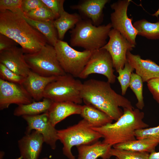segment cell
Masks as SVG:
<instances>
[{
	"mask_svg": "<svg viewBox=\"0 0 159 159\" xmlns=\"http://www.w3.org/2000/svg\"><path fill=\"white\" fill-rule=\"evenodd\" d=\"M110 84L107 81L89 79L83 83L81 96L85 104L93 106L116 121L123 114L120 107L134 108L127 99L112 89Z\"/></svg>",
	"mask_w": 159,
	"mask_h": 159,
	"instance_id": "6da1fadb",
	"label": "cell"
},
{
	"mask_svg": "<svg viewBox=\"0 0 159 159\" xmlns=\"http://www.w3.org/2000/svg\"><path fill=\"white\" fill-rule=\"evenodd\" d=\"M22 15L8 10L0 12V34L19 44L24 54H33L48 42L45 37L28 23Z\"/></svg>",
	"mask_w": 159,
	"mask_h": 159,
	"instance_id": "7a4b0ae2",
	"label": "cell"
},
{
	"mask_svg": "<svg viewBox=\"0 0 159 159\" xmlns=\"http://www.w3.org/2000/svg\"><path fill=\"white\" fill-rule=\"evenodd\" d=\"M122 115L114 123L99 127H92L102 136V142L112 146L136 140V130L148 127L143 120L144 113L138 108H123Z\"/></svg>",
	"mask_w": 159,
	"mask_h": 159,
	"instance_id": "3957f363",
	"label": "cell"
},
{
	"mask_svg": "<svg viewBox=\"0 0 159 159\" xmlns=\"http://www.w3.org/2000/svg\"><path fill=\"white\" fill-rule=\"evenodd\" d=\"M112 28L110 23L96 26L90 19H81L70 32V45L92 52L100 49L107 43Z\"/></svg>",
	"mask_w": 159,
	"mask_h": 159,
	"instance_id": "277c9868",
	"label": "cell"
},
{
	"mask_svg": "<svg viewBox=\"0 0 159 159\" xmlns=\"http://www.w3.org/2000/svg\"><path fill=\"white\" fill-rule=\"evenodd\" d=\"M57 137L63 145V154L68 159H76L71 149L74 146L90 145L99 140L102 136L92 129L85 119L67 128L57 130Z\"/></svg>",
	"mask_w": 159,
	"mask_h": 159,
	"instance_id": "5b68a950",
	"label": "cell"
},
{
	"mask_svg": "<svg viewBox=\"0 0 159 159\" xmlns=\"http://www.w3.org/2000/svg\"><path fill=\"white\" fill-rule=\"evenodd\" d=\"M74 78L67 74L58 77L46 86L44 98L53 102H69L81 104L83 102L81 96L83 83Z\"/></svg>",
	"mask_w": 159,
	"mask_h": 159,
	"instance_id": "8992f818",
	"label": "cell"
},
{
	"mask_svg": "<svg viewBox=\"0 0 159 159\" xmlns=\"http://www.w3.org/2000/svg\"><path fill=\"white\" fill-rule=\"evenodd\" d=\"M24 57L30 69L39 75L59 77L66 74L59 63L54 47L50 44L35 53L24 54Z\"/></svg>",
	"mask_w": 159,
	"mask_h": 159,
	"instance_id": "52a82bcc",
	"label": "cell"
},
{
	"mask_svg": "<svg viewBox=\"0 0 159 159\" xmlns=\"http://www.w3.org/2000/svg\"><path fill=\"white\" fill-rule=\"evenodd\" d=\"M58 60L66 73L78 77L87 63L92 51H79L66 42L59 40L54 47Z\"/></svg>",
	"mask_w": 159,
	"mask_h": 159,
	"instance_id": "ba28073f",
	"label": "cell"
},
{
	"mask_svg": "<svg viewBox=\"0 0 159 159\" xmlns=\"http://www.w3.org/2000/svg\"><path fill=\"white\" fill-rule=\"evenodd\" d=\"M111 55L106 50L100 48L92 52L91 56L79 77L81 79L87 78L90 75L97 74L104 75L110 84L114 83L116 76Z\"/></svg>",
	"mask_w": 159,
	"mask_h": 159,
	"instance_id": "9c48e42d",
	"label": "cell"
},
{
	"mask_svg": "<svg viewBox=\"0 0 159 159\" xmlns=\"http://www.w3.org/2000/svg\"><path fill=\"white\" fill-rule=\"evenodd\" d=\"M131 1L120 0L111 5L110 7L114 11L110 14V23L113 29L117 31L128 41L135 45L138 31L132 24V18H129L127 13Z\"/></svg>",
	"mask_w": 159,
	"mask_h": 159,
	"instance_id": "30bf717a",
	"label": "cell"
},
{
	"mask_svg": "<svg viewBox=\"0 0 159 159\" xmlns=\"http://www.w3.org/2000/svg\"><path fill=\"white\" fill-rule=\"evenodd\" d=\"M109 41L101 48L107 51L111 55L114 68L117 72L123 69L127 62L126 54L135 47V45L128 41L119 32L112 29L110 31Z\"/></svg>",
	"mask_w": 159,
	"mask_h": 159,
	"instance_id": "8fae6325",
	"label": "cell"
},
{
	"mask_svg": "<svg viewBox=\"0 0 159 159\" xmlns=\"http://www.w3.org/2000/svg\"><path fill=\"white\" fill-rule=\"evenodd\" d=\"M27 124L25 134L30 133L35 130L41 134L43 138L44 142L52 150L57 147L58 140L57 130L50 121L47 112L35 115H25L22 116Z\"/></svg>",
	"mask_w": 159,
	"mask_h": 159,
	"instance_id": "7c38bea8",
	"label": "cell"
},
{
	"mask_svg": "<svg viewBox=\"0 0 159 159\" xmlns=\"http://www.w3.org/2000/svg\"><path fill=\"white\" fill-rule=\"evenodd\" d=\"M34 99L22 85L0 79V110L8 108L10 105L26 104Z\"/></svg>",
	"mask_w": 159,
	"mask_h": 159,
	"instance_id": "4fadbf2b",
	"label": "cell"
},
{
	"mask_svg": "<svg viewBox=\"0 0 159 159\" xmlns=\"http://www.w3.org/2000/svg\"><path fill=\"white\" fill-rule=\"evenodd\" d=\"M0 63L16 74L25 77L31 71L26 62L23 49L16 46L0 51Z\"/></svg>",
	"mask_w": 159,
	"mask_h": 159,
	"instance_id": "5bb4252c",
	"label": "cell"
},
{
	"mask_svg": "<svg viewBox=\"0 0 159 159\" xmlns=\"http://www.w3.org/2000/svg\"><path fill=\"white\" fill-rule=\"evenodd\" d=\"M44 143L42 135L33 130L18 142L20 156L17 159H38Z\"/></svg>",
	"mask_w": 159,
	"mask_h": 159,
	"instance_id": "9a60e30c",
	"label": "cell"
},
{
	"mask_svg": "<svg viewBox=\"0 0 159 159\" xmlns=\"http://www.w3.org/2000/svg\"><path fill=\"white\" fill-rule=\"evenodd\" d=\"M127 62L135 70L136 73L143 82L159 77V65L149 59H142L138 54H132L130 51L126 54Z\"/></svg>",
	"mask_w": 159,
	"mask_h": 159,
	"instance_id": "2e32d148",
	"label": "cell"
},
{
	"mask_svg": "<svg viewBox=\"0 0 159 159\" xmlns=\"http://www.w3.org/2000/svg\"><path fill=\"white\" fill-rule=\"evenodd\" d=\"M58 77H44L31 70L22 85L34 100L39 101L44 98V91L47 85Z\"/></svg>",
	"mask_w": 159,
	"mask_h": 159,
	"instance_id": "e0dca14e",
	"label": "cell"
},
{
	"mask_svg": "<svg viewBox=\"0 0 159 159\" xmlns=\"http://www.w3.org/2000/svg\"><path fill=\"white\" fill-rule=\"evenodd\" d=\"M108 0H85L77 4L70 6L74 9L79 11L89 18L93 24L99 26L103 20V10Z\"/></svg>",
	"mask_w": 159,
	"mask_h": 159,
	"instance_id": "ac0fdd59",
	"label": "cell"
},
{
	"mask_svg": "<svg viewBox=\"0 0 159 159\" xmlns=\"http://www.w3.org/2000/svg\"><path fill=\"white\" fill-rule=\"evenodd\" d=\"M82 106L69 102H53L47 112L51 123L55 127L69 116L80 115Z\"/></svg>",
	"mask_w": 159,
	"mask_h": 159,
	"instance_id": "d6986e66",
	"label": "cell"
},
{
	"mask_svg": "<svg viewBox=\"0 0 159 159\" xmlns=\"http://www.w3.org/2000/svg\"><path fill=\"white\" fill-rule=\"evenodd\" d=\"M111 145L98 141L90 145L76 146L78 152V159H109L111 157Z\"/></svg>",
	"mask_w": 159,
	"mask_h": 159,
	"instance_id": "ffe728a7",
	"label": "cell"
},
{
	"mask_svg": "<svg viewBox=\"0 0 159 159\" xmlns=\"http://www.w3.org/2000/svg\"><path fill=\"white\" fill-rule=\"evenodd\" d=\"M80 115L92 127H101L113 121L106 114L89 105L82 106Z\"/></svg>",
	"mask_w": 159,
	"mask_h": 159,
	"instance_id": "44dd1931",
	"label": "cell"
},
{
	"mask_svg": "<svg viewBox=\"0 0 159 159\" xmlns=\"http://www.w3.org/2000/svg\"><path fill=\"white\" fill-rule=\"evenodd\" d=\"M159 144V138L151 137L130 141L112 146L116 149L150 153L155 151L156 147Z\"/></svg>",
	"mask_w": 159,
	"mask_h": 159,
	"instance_id": "7402d4cb",
	"label": "cell"
},
{
	"mask_svg": "<svg viewBox=\"0 0 159 159\" xmlns=\"http://www.w3.org/2000/svg\"><path fill=\"white\" fill-rule=\"evenodd\" d=\"M53 102L49 99L43 98L41 101L19 105L15 109L13 114L16 116H22L41 114L47 112Z\"/></svg>",
	"mask_w": 159,
	"mask_h": 159,
	"instance_id": "603a6c76",
	"label": "cell"
},
{
	"mask_svg": "<svg viewBox=\"0 0 159 159\" xmlns=\"http://www.w3.org/2000/svg\"><path fill=\"white\" fill-rule=\"evenodd\" d=\"M24 19L31 25L42 33L47 39L48 43L54 47L59 40L54 21L44 22L34 20L22 15Z\"/></svg>",
	"mask_w": 159,
	"mask_h": 159,
	"instance_id": "cb8c5ba5",
	"label": "cell"
},
{
	"mask_svg": "<svg viewBox=\"0 0 159 159\" xmlns=\"http://www.w3.org/2000/svg\"><path fill=\"white\" fill-rule=\"evenodd\" d=\"M81 19L80 15L77 13L69 14L65 11L58 18L54 21L59 40H62L67 32L72 29Z\"/></svg>",
	"mask_w": 159,
	"mask_h": 159,
	"instance_id": "d4e9b609",
	"label": "cell"
},
{
	"mask_svg": "<svg viewBox=\"0 0 159 159\" xmlns=\"http://www.w3.org/2000/svg\"><path fill=\"white\" fill-rule=\"evenodd\" d=\"M133 25L138 35L148 39H159V21L153 23L143 19L135 21Z\"/></svg>",
	"mask_w": 159,
	"mask_h": 159,
	"instance_id": "484cf974",
	"label": "cell"
},
{
	"mask_svg": "<svg viewBox=\"0 0 159 159\" xmlns=\"http://www.w3.org/2000/svg\"><path fill=\"white\" fill-rule=\"evenodd\" d=\"M143 82L139 76L136 73L132 74L129 87L135 95L138 100L136 106L140 110H142L145 106L143 94Z\"/></svg>",
	"mask_w": 159,
	"mask_h": 159,
	"instance_id": "4316f807",
	"label": "cell"
},
{
	"mask_svg": "<svg viewBox=\"0 0 159 159\" xmlns=\"http://www.w3.org/2000/svg\"><path fill=\"white\" fill-rule=\"evenodd\" d=\"M23 15L31 19L41 21H54L56 19L51 11L46 6L32 10Z\"/></svg>",
	"mask_w": 159,
	"mask_h": 159,
	"instance_id": "83f0119b",
	"label": "cell"
},
{
	"mask_svg": "<svg viewBox=\"0 0 159 159\" xmlns=\"http://www.w3.org/2000/svg\"><path fill=\"white\" fill-rule=\"evenodd\" d=\"M110 155L115 156L118 159H149L150 154L145 152H140L130 150L112 148Z\"/></svg>",
	"mask_w": 159,
	"mask_h": 159,
	"instance_id": "f1b7e54d",
	"label": "cell"
},
{
	"mask_svg": "<svg viewBox=\"0 0 159 159\" xmlns=\"http://www.w3.org/2000/svg\"><path fill=\"white\" fill-rule=\"evenodd\" d=\"M134 70L127 62L124 68L120 69L117 72L119 74L117 78L120 83L123 96L125 95L128 88L129 87L131 74Z\"/></svg>",
	"mask_w": 159,
	"mask_h": 159,
	"instance_id": "f546056e",
	"label": "cell"
},
{
	"mask_svg": "<svg viewBox=\"0 0 159 159\" xmlns=\"http://www.w3.org/2000/svg\"><path fill=\"white\" fill-rule=\"evenodd\" d=\"M18 75L0 63V79L9 82L22 85L25 78Z\"/></svg>",
	"mask_w": 159,
	"mask_h": 159,
	"instance_id": "4dcf8cb0",
	"label": "cell"
},
{
	"mask_svg": "<svg viewBox=\"0 0 159 159\" xmlns=\"http://www.w3.org/2000/svg\"><path fill=\"white\" fill-rule=\"evenodd\" d=\"M22 0H0V12L8 10L23 15L21 6Z\"/></svg>",
	"mask_w": 159,
	"mask_h": 159,
	"instance_id": "1f68e13d",
	"label": "cell"
},
{
	"mask_svg": "<svg viewBox=\"0 0 159 159\" xmlns=\"http://www.w3.org/2000/svg\"><path fill=\"white\" fill-rule=\"evenodd\" d=\"M41 0L46 7L51 11L56 19L65 11L63 7L64 0Z\"/></svg>",
	"mask_w": 159,
	"mask_h": 159,
	"instance_id": "d6a6232c",
	"label": "cell"
},
{
	"mask_svg": "<svg viewBox=\"0 0 159 159\" xmlns=\"http://www.w3.org/2000/svg\"><path fill=\"white\" fill-rule=\"evenodd\" d=\"M135 135L136 139L151 137L159 139V125L155 127L137 130Z\"/></svg>",
	"mask_w": 159,
	"mask_h": 159,
	"instance_id": "836d02e7",
	"label": "cell"
},
{
	"mask_svg": "<svg viewBox=\"0 0 159 159\" xmlns=\"http://www.w3.org/2000/svg\"><path fill=\"white\" fill-rule=\"evenodd\" d=\"M45 6L41 0H22L21 9L24 15L32 10Z\"/></svg>",
	"mask_w": 159,
	"mask_h": 159,
	"instance_id": "e575fe53",
	"label": "cell"
},
{
	"mask_svg": "<svg viewBox=\"0 0 159 159\" xmlns=\"http://www.w3.org/2000/svg\"><path fill=\"white\" fill-rule=\"evenodd\" d=\"M147 85L153 98L159 104V77L148 81Z\"/></svg>",
	"mask_w": 159,
	"mask_h": 159,
	"instance_id": "d590c367",
	"label": "cell"
},
{
	"mask_svg": "<svg viewBox=\"0 0 159 159\" xmlns=\"http://www.w3.org/2000/svg\"><path fill=\"white\" fill-rule=\"evenodd\" d=\"M17 45V44L11 39L0 34V51L8 49Z\"/></svg>",
	"mask_w": 159,
	"mask_h": 159,
	"instance_id": "8d00e7d4",
	"label": "cell"
},
{
	"mask_svg": "<svg viewBox=\"0 0 159 159\" xmlns=\"http://www.w3.org/2000/svg\"><path fill=\"white\" fill-rule=\"evenodd\" d=\"M149 159H159V151L156 152L155 150L150 153Z\"/></svg>",
	"mask_w": 159,
	"mask_h": 159,
	"instance_id": "74e56055",
	"label": "cell"
},
{
	"mask_svg": "<svg viewBox=\"0 0 159 159\" xmlns=\"http://www.w3.org/2000/svg\"><path fill=\"white\" fill-rule=\"evenodd\" d=\"M152 15L153 16H155L157 18H158V16L159 15V8L157 11H156L154 14H152Z\"/></svg>",
	"mask_w": 159,
	"mask_h": 159,
	"instance_id": "f35d334b",
	"label": "cell"
},
{
	"mask_svg": "<svg viewBox=\"0 0 159 159\" xmlns=\"http://www.w3.org/2000/svg\"><path fill=\"white\" fill-rule=\"evenodd\" d=\"M4 151H0V159H3L4 157Z\"/></svg>",
	"mask_w": 159,
	"mask_h": 159,
	"instance_id": "ab89813d",
	"label": "cell"
},
{
	"mask_svg": "<svg viewBox=\"0 0 159 159\" xmlns=\"http://www.w3.org/2000/svg\"><path fill=\"white\" fill-rule=\"evenodd\" d=\"M42 159H49V158L47 157H45L44 158H43Z\"/></svg>",
	"mask_w": 159,
	"mask_h": 159,
	"instance_id": "60d3db41",
	"label": "cell"
},
{
	"mask_svg": "<svg viewBox=\"0 0 159 159\" xmlns=\"http://www.w3.org/2000/svg\"><path fill=\"white\" fill-rule=\"evenodd\" d=\"M116 159H118L117 158H116Z\"/></svg>",
	"mask_w": 159,
	"mask_h": 159,
	"instance_id": "b9f144b4",
	"label": "cell"
}]
</instances>
